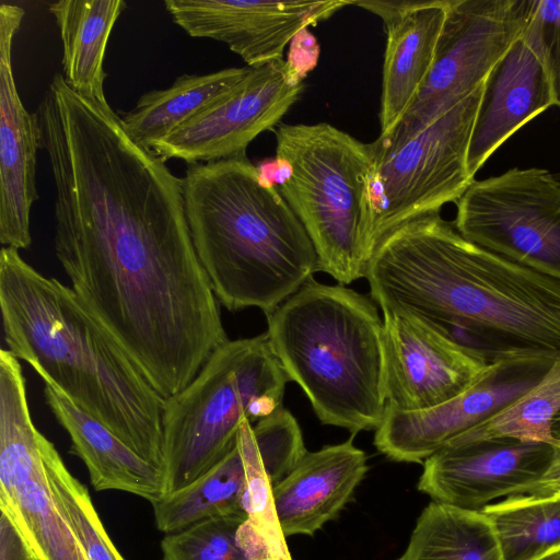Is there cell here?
I'll use <instances>...</instances> for the list:
<instances>
[{
  "label": "cell",
  "mask_w": 560,
  "mask_h": 560,
  "mask_svg": "<svg viewBox=\"0 0 560 560\" xmlns=\"http://www.w3.org/2000/svg\"><path fill=\"white\" fill-rule=\"evenodd\" d=\"M538 0H451L431 71L392 133L371 143L387 152L464 100L526 32Z\"/></svg>",
  "instance_id": "9"
},
{
  "label": "cell",
  "mask_w": 560,
  "mask_h": 560,
  "mask_svg": "<svg viewBox=\"0 0 560 560\" xmlns=\"http://www.w3.org/2000/svg\"><path fill=\"white\" fill-rule=\"evenodd\" d=\"M556 360L538 354L495 359L470 387L446 402L419 411L386 406L374 445L392 460L422 463L516 401L544 378Z\"/></svg>",
  "instance_id": "11"
},
{
  "label": "cell",
  "mask_w": 560,
  "mask_h": 560,
  "mask_svg": "<svg viewBox=\"0 0 560 560\" xmlns=\"http://www.w3.org/2000/svg\"><path fill=\"white\" fill-rule=\"evenodd\" d=\"M304 83L277 60L249 73L151 149L162 159L208 163L246 152L261 132L273 130L301 97Z\"/></svg>",
  "instance_id": "12"
},
{
  "label": "cell",
  "mask_w": 560,
  "mask_h": 560,
  "mask_svg": "<svg viewBox=\"0 0 560 560\" xmlns=\"http://www.w3.org/2000/svg\"><path fill=\"white\" fill-rule=\"evenodd\" d=\"M271 349L323 424L376 430L386 409L383 319L374 302L314 279L267 315Z\"/></svg>",
  "instance_id": "5"
},
{
  "label": "cell",
  "mask_w": 560,
  "mask_h": 560,
  "mask_svg": "<svg viewBox=\"0 0 560 560\" xmlns=\"http://www.w3.org/2000/svg\"><path fill=\"white\" fill-rule=\"evenodd\" d=\"M353 1L166 0L173 21L189 36L222 42L249 68L282 60L302 30Z\"/></svg>",
  "instance_id": "15"
},
{
  "label": "cell",
  "mask_w": 560,
  "mask_h": 560,
  "mask_svg": "<svg viewBox=\"0 0 560 560\" xmlns=\"http://www.w3.org/2000/svg\"><path fill=\"white\" fill-rule=\"evenodd\" d=\"M485 84L390 151L374 153V243L456 202L475 178L467 155Z\"/></svg>",
  "instance_id": "8"
},
{
  "label": "cell",
  "mask_w": 560,
  "mask_h": 560,
  "mask_svg": "<svg viewBox=\"0 0 560 560\" xmlns=\"http://www.w3.org/2000/svg\"><path fill=\"white\" fill-rule=\"evenodd\" d=\"M43 381L45 401L70 436V452L84 463L97 491H124L151 504L166 494L162 472L156 467L77 406L51 381Z\"/></svg>",
  "instance_id": "20"
},
{
  "label": "cell",
  "mask_w": 560,
  "mask_h": 560,
  "mask_svg": "<svg viewBox=\"0 0 560 560\" xmlns=\"http://www.w3.org/2000/svg\"><path fill=\"white\" fill-rule=\"evenodd\" d=\"M560 491V446H555L553 459L544 477L527 494L546 495Z\"/></svg>",
  "instance_id": "34"
},
{
  "label": "cell",
  "mask_w": 560,
  "mask_h": 560,
  "mask_svg": "<svg viewBox=\"0 0 560 560\" xmlns=\"http://www.w3.org/2000/svg\"><path fill=\"white\" fill-rule=\"evenodd\" d=\"M289 381L266 332L219 346L196 377L165 400L166 494L220 463L235 447L244 420L254 424L283 408Z\"/></svg>",
  "instance_id": "7"
},
{
  "label": "cell",
  "mask_w": 560,
  "mask_h": 560,
  "mask_svg": "<svg viewBox=\"0 0 560 560\" xmlns=\"http://www.w3.org/2000/svg\"><path fill=\"white\" fill-rule=\"evenodd\" d=\"M122 0H59L49 5L62 42L66 82L75 92L107 104L104 59Z\"/></svg>",
  "instance_id": "21"
},
{
  "label": "cell",
  "mask_w": 560,
  "mask_h": 560,
  "mask_svg": "<svg viewBox=\"0 0 560 560\" xmlns=\"http://www.w3.org/2000/svg\"><path fill=\"white\" fill-rule=\"evenodd\" d=\"M555 446L513 438L452 441L423 462L418 490L432 501L481 511L493 499L527 494Z\"/></svg>",
  "instance_id": "14"
},
{
  "label": "cell",
  "mask_w": 560,
  "mask_h": 560,
  "mask_svg": "<svg viewBox=\"0 0 560 560\" xmlns=\"http://www.w3.org/2000/svg\"><path fill=\"white\" fill-rule=\"evenodd\" d=\"M51 498L88 560H125L108 537L85 487L63 464L54 444L45 447Z\"/></svg>",
  "instance_id": "28"
},
{
  "label": "cell",
  "mask_w": 560,
  "mask_h": 560,
  "mask_svg": "<svg viewBox=\"0 0 560 560\" xmlns=\"http://www.w3.org/2000/svg\"><path fill=\"white\" fill-rule=\"evenodd\" d=\"M555 179L560 183V171L553 174Z\"/></svg>",
  "instance_id": "37"
},
{
  "label": "cell",
  "mask_w": 560,
  "mask_h": 560,
  "mask_svg": "<svg viewBox=\"0 0 560 560\" xmlns=\"http://www.w3.org/2000/svg\"><path fill=\"white\" fill-rule=\"evenodd\" d=\"M364 278L382 310L402 307L452 336L462 331L489 361L560 360V281L468 241L440 212L386 234Z\"/></svg>",
  "instance_id": "2"
},
{
  "label": "cell",
  "mask_w": 560,
  "mask_h": 560,
  "mask_svg": "<svg viewBox=\"0 0 560 560\" xmlns=\"http://www.w3.org/2000/svg\"><path fill=\"white\" fill-rule=\"evenodd\" d=\"M55 184L57 259L71 288L165 400L228 340L194 246L183 179L109 104L63 80L35 113Z\"/></svg>",
  "instance_id": "1"
},
{
  "label": "cell",
  "mask_w": 560,
  "mask_h": 560,
  "mask_svg": "<svg viewBox=\"0 0 560 560\" xmlns=\"http://www.w3.org/2000/svg\"><path fill=\"white\" fill-rule=\"evenodd\" d=\"M398 560H504L495 532L481 511L432 501L419 515Z\"/></svg>",
  "instance_id": "23"
},
{
  "label": "cell",
  "mask_w": 560,
  "mask_h": 560,
  "mask_svg": "<svg viewBox=\"0 0 560 560\" xmlns=\"http://www.w3.org/2000/svg\"><path fill=\"white\" fill-rule=\"evenodd\" d=\"M383 313L386 406L419 411L470 387L489 364L478 349L402 307Z\"/></svg>",
  "instance_id": "13"
},
{
  "label": "cell",
  "mask_w": 560,
  "mask_h": 560,
  "mask_svg": "<svg viewBox=\"0 0 560 560\" xmlns=\"http://www.w3.org/2000/svg\"><path fill=\"white\" fill-rule=\"evenodd\" d=\"M481 512L495 532L504 560H539L560 551V491L511 495Z\"/></svg>",
  "instance_id": "26"
},
{
  "label": "cell",
  "mask_w": 560,
  "mask_h": 560,
  "mask_svg": "<svg viewBox=\"0 0 560 560\" xmlns=\"http://www.w3.org/2000/svg\"><path fill=\"white\" fill-rule=\"evenodd\" d=\"M246 520V513H234L166 534L161 541L162 560H253L238 536Z\"/></svg>",
  "instance_id": "29"
},
{
  "label": "cell",
  "mask_w": 560,
  "mask_h": 560,
  "mask_svg": "<svg viewBox=\"0 0 560 560\" xmlns=\"http://www.w3.org/2000/svg\"><path fill=\"white\" fill-rule=\"evenodd\" d=\"M560 422V360L544 378L509 407L453 441L513 438L557 445Z\"/></svg>",
  "instance_id": "27"
},
{
  "label": "cell",
  "mask_w": 560,
  "mask_h": 560,
  "mask_svg": "<svg viewBox=\"0 0 560 560\" xmlns=\"http://www.w3.org/2000/svg\"><path fill=\"white\" fill-rule=\"evenodd\" d=\"M0 509L40 560H88L51 498L44 459L14 489L0 493Z\"/></svg>",
  "instance_id": "25"
},
{
  "label": "cell",
  "mask_w": 560,
  "mask_h": 560,
  "mask_svg": "<svg viewBox=\"0 0 560 560\" xmlns=\"http://www.w3.org/2000/svg\"><path fill=\"white\" fill-rule=\"evenodd\" d=\"M4 340L18 360L51 381L163 476L165 399L72 288L0 252Z\"/></svg>",
  "instance_id": "3"
},
{
  "label": "cell",
  "mask_w": 560,
  "mask_h": 560,
  "mask_svg": "<svg viewBox=\"0 0 560 560\" xmlns=\"http://www.w3.org/2000/svg\"><path fill=\"white\" fill-rule=\"evenodd\" d=\"M550 106H555L551 83L526 30L486 80L468 149V174L475 178L502 143Z\"/></svg>",
  "instance_id": "18"
},
{
  "label": "cell",
  "mask_w": 560,
  "mask_h": 560,
  "mask_svg": "<svg viewBox=\"0 0 560 560\" xmlns=\"http://www.w3.org/2000/svg\"><path fill=\"white\" fill-rule=\"evenodd\" d=\"M0 560H40L4 514L0 517Z\"/></svg>",
  "instance_id": "32"
},
{
  "label": "cell",
  "mask_w": 560,
  "mask_h": 560,
  "mask_svg": "<svg viewBox=\"0 0 560 560\" xmlns=\"http://www.w3.org/2000/svg\"><path fill=\"white\" fill-rule=\"evenodd\" d=\"M250 69L246 66L205 74H183L168 88L141 95L131 110L122 113L121 122L138 144L152 148L243 80Z\"/></svg>",
  "instance_id": "22"
},
{
  "label": "cell",
  "mask_w": 560,
  "mask_h": 560,
  "mask_svg": "<svg viewBox=\"0 0 560 560\" xmlns=\"http://www.w3.org/2000/svg\"><path fill=\"white\" fill-rule=\"evenodd\" d=\"M456 205L453 223L465 238L560 281V183L549 171L475 179Z\"/></svg>",
  "instance_id": "10"
},
{
  "label": "cell",
  "mask_w": 560,
  "mask_h": 560,
  "mask_svg": "<svg viewBox=\"0 0 560 560\" xmlns=\"http://www.w3.org/2000/svg\"><path fill=\"white\" fill-rule=\"evenodd\" d=\"M319 51V44L308 28L300 31L291 39L285 63L295 80L303 82L307 73L315 68Z\"/></svg>",
  "instance_id": "31"
},
{
  "label": "cell",
  "mask_w": 560,
  "mask_h": 560,
  "mask_svg": "<svg viewBox=\"0 0 560 560\" xmlns=\"http://www.w3.org/2000/svg\"><path fill=\"white\" fill-rule=\"evenodd\" d=\"M348 441L306 452L275 487L272 501L285 537L314 535L335 518L365 477V453Z\"/></svg>",
  "instance_id": "19"
},
{
  "label": "cell",
  "mask_w": 560,
  "mask_h": 560,
  "mask_svg": "<svg viewBox=\"0 0 560 560\" xmlns=\"http://www.w3.org/2000/svg\"><path fill=\"white\" fill-rule=\"evenodd\" d=\"M245 481L244 458L236 443L206 474L152 503L158 529L171 534L203 520L243 512L241 499Z\"/></svg>",
  "instance_id": "24"
},
{
  "label": "cell",
  "mask_w": 560,
  "mask_h": 560,
  "mask_svg": "<svg viewBox=\"0 0 560 560\" xmlns=\"http://www.w3.org/2000/svg\"><path fill=\"white\" fill-rule=\"evenodd\" d=\"M451 0L353 1L381 16L386 32L380 137L394 131L433 66Z\"/></svg>",
  "instance_id": "17"
},
{
  "label": "cell",
  "mask_w": 560,
  "mask_h": 560,
  "mask_svg": "<svg viewBox=\"0 0 560 560\" xmlns=\"http://www.w3.org/2000/svg\"><path fill=\"white\" fill-rule=\"evenodd\" d=\"M182 179L197 256L225 308L267 316L319 271L302 222L246 152L188 164Z\"/></svg>",
  "instance_id": "4"
},
{
  "label": "cell",
  "mask_w": 560,
  "mask_h": 560,
  "mask_svg": "<svg viewBox=\"0 0 560 560\" xmlns=\"http://www.w3.org/2000/svg\"><path fill=\"white\" fill-rule=\"evenodd\" d=\"M555 438H556V441H557V446H560V422H559V425L555 432Z\"/></svg>",
  "instance_id": "36"
},
{
  "label": "cell",
  "mask_w": 560,
  "mask_h": 560,
  "mask_svg": "<svg viewBox=\"0 0 560 560\" xmlns=\"http://www.w3.org/2000/svg\"><path fill=\"white\" fill-rule=\"evenodd\" d=\"M25 11L0 5V241L3 246L28 248L30 217L38 199L36 156L40 129L35 114L21 102L12 68L13 38Z\"/></svg>",
  "instance_id": "16"
},
{
  "label": "cell",
  "mask_w": 560,
  "mask_h": 560,
  "mask_svg": "<svg viewBox=\"0 0 560 560\" xmlns=\"http://www.w3.org/2000/svg\"><path fill=\"white\" fill-rule=\"evenodd\" d=\"M527 32L542 58L555 106L560 108V0H538Z\"/></svg>",
  "instance_id": "30"
},
{
  "label": "cell",
  "mask_w": 560,
  "mask_h": 560,
  "mask_svg": "<svg viewBox=\"0 0 560 560\" xmlns=\"http://www.w3.org/2000/svg\"><path fill=\"white\" fill-rule=\"evenodd\" d=\"M539 560H560V551L551 553L545 558H541Z\"/></svg>",
  "instance_id": "35"
},
{
  "label": "cell",
  "mask_w": 560,
  "mask_h": 560,
  "mask_svg": "<svg viewBox=\"0 0 560 560\" xmlns=\"http://www.w3.org/2000/svg\"><path fill=\"white\" fill-rule=\"evenodd\" d=\"M276 155L291 166L278 187L305 228L318 269L349 284L375 249L374 156L370 143L327 122L279 124Z\"/></svg>",
  "instance_id": "6"
},
{
  "label": "cell",
  "mask_w": 560,
  "mask_h": 560,
  "mask_svg": "<svg viewBox=\"0 0 560 560\" xmlns=\"http://www.w3.org/2000/svg\"><path fill=\"white\" fill-rule=\"evenodd\" d=\"M260 177L269 185L278 188L284 184L291 175L289 162L276 155L273 159H265L256 165Z\"/></svg>",
  "instance_id": "33"
}]
</instances>
